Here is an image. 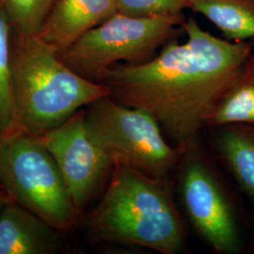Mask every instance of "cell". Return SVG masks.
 <instances>
[{
    "instance_id": "1",
    "label": "cell",
    "mask_w": 254,
    "mask_h": 254,
    "mask_svg": "<svg viewBox=\"0 0 254 254\" xmlns=\"http://www.w3.org/2000/svg\"><path fill=\"white\" fill-rule=\"evenodd\" d=\"M182 27L185 43L171 41L143 63L115 64L98 83L114 100L147 111L184 147L208 125L218 101L245 69L253 47L214 36L193 18Z\"/></svg>"
},
{
    "instance_id": "2",
    "label": "cell",
    "mask_w": 254,
    "mask_h": 254,
    "mask_svg": "<svg viewBox=\"0 0 254 254\" xmlns=\"http://www.w3.org/2000/svg\"><path fill=\"white\" fill-rule=\"evenodd\" d=\"M16 35L11 45L13 132L42 136L109 95L108 87L74 72L38 35Z\"/></svg>"
},
{
    "instance_id": "3",
    "label": "cell",
    "mask_w": 254,
    "mask_h": 254,
    "mask_svg": "<svg viewBox=\"0 0 254 254\" xmlns=\"http://www.w3.org/2000/svg\"><path fill=\"white\" fill-rule=\"evenodd\" d=\"M114 167L109 188L89 218L92 236L160 254L180 252L181 223L161 180L127 167Z\"/></svg>"
},
{
    "instance_id": "4",
    "label": "cell",
    "mask_w": 254,
    "mask_h": 254,
    "mask_svg": "<svg viewBox=\"0 0 254 254\" xmlns=\"http://www.w3.org/2000/svg\"><path fill=\"white\" fill-rule=\"evenodd\" d=\"M85 122L112 166L130 168L154 179L167 175L184 148L170 145L147 111L123 105L109 95L86 107Z\"/></svg>"
},
{
    "instance_id": "5",
    "label": "cell",
    "mask_w": 254,
    "mask_h": 254,
    "mask_svg": "<svg viewBox=\"0 0 254 254\" xmlns=\"http://www.w3.org/2000/svg\"><path fill=\"white\" fill-rule=\"evenodd\" d=\"M0 187L9 200L59 230L77 213L54 157L41 136L12 132L0 136Z\"/></svg>"
},
{
    "instance_id": "6",
    "label": "cell",
    "mask_w": 254,
    "mask_h": 254,
    "mask_svg": "<svg viewBox=\"0 0 254 254\" xmlns=\"http://www.w3.org/2000/svg\"><path fill=\"white\" fill-rule=\"evenodd\" d=\"M184 22L182 13L136 17L117 12L82 35L60 57L74 72L98 82L115 64H139L152 59Z\"/></svg>"
},
{
    "instance_id": "7",
    "label": "cell",
    "mask_w": 254,
    "mask_h": 254,
    "mask_svg": "<svg viewBox=\"0 0 254 254\" xmlns=\"http://www.w3.org/2000/svg\"><path fill=\"white\" fill-rule=\"evenodd\" d=\"M41 138L63 174L74 208L80 212L112 166L88 132L85 109Z\"/></svg>"
},
{
    "instance_id": "8",
    "label": "cell",
    "mask_w": 254,
    "mask_h": 254,
    "mask_svg": "<svg viewBox=\"0 0 254 254\" xmlns=\"http://www.w3.org/2000/svg\"><path fill=\"white\" fill-rule=\"evenodd\" d=\"M183 199L194 227L218 253L234 252L236 224L218 183L200 162H191L183 178Z\"/></svg>"
},
{
    "instance_id": "9",
    "label": "cell",
    "mask_w": 254,
    "mask_h": 254,
    "mask_svg": "<svg viewBox=\"0 0 254 254\" xmlns=\"http://www.w3.org/2000/svg\"><path fill=\"white\" fill-rule=\"evenodd\" d=\"M117 12V0H55L38 36L61 54Z\"/></svg>"
},
{
    "instance_id": "10",
    "label": "cell",
    "mask_w": 254,
    "mask_h": 254,
    "mask_svg": "<svg viewBox=\"0 0 254 254\" xmlns=\"http://www.w3.org/2000/svg\"><path fill=\"white\" fill-rule=\"evenodd\" d=\"M59 229L8 200L0 211V254H54L60 251Z\"/></svg>"
},
{
    "instance_id": "11",
    "label": "cell",
    "mask_w": 254,
    "mask_h": 254,
    "mask_svg": "<svg viewBox=\"0 0 254 254\" xmlns=\"http://www.w3.org/2000/svg\"><path fill=\"white\" fill-rule=\"evenodd\" d=\"M189 9L208 19L229 40H254V0H190Z\"/></svg>"
},
{
    "instance_id": "12",
    "label": "cell",
    "mask_w": 254,
    "mask_h": 254,
    "mask_svg": "<svg viewBox=\"0 0 254 254\" xmlns=\"http://www.w3.org/2000/svg\"><path fill=\"white\" fill-rule=\"evenodd\" d=\"M208 125H254V57L227 91L212 112Z\"/></svg>"
},
{
    "instance_id": "13",
    "label": "cell",
    "mask_w": 254,
    "mask_h": 254,
    "mask_svg": "<svg viewBox=\"0 0 254 254\" xmlns=\"http://www.w3.org/2000/svg\"><path fill=\"white\" fill-rule=\"evenodd\" d=\"M219 136V148L243 190L254 198V125H229Z\"/></svg>"
},
{
    "instance_id": "14",
    "label": "cell",
    "mask_w": 254,
    "mask_h": 254,
    "mask_svg": "<svg viewBox=\"0 0 254 254\" xmlns=\"http://www.w3.org/2000/svg\"><path fill=\"white\" fill-rule=\"evenodd\" d=\"M13 27L0 4V136L14 130V102L11 78V31Z\"/></svg>"
},
{
    "instance_id": "15",
    "label": "cell",
    "mask_w": 254,
    "mask_h": 254,
    "mask_svg": "<svg viewBox=\"0 0 254 254\" xmlns=\"http://www.w3.org/2000/svg\"><path fill=\"white\" fill-rule=\"evenodd\" d=\"M55 0H0L13 30L23 36L38 35Z\"/></svg>"
},
{
    "instance_id": "16",
    "label": "cell",
    "mask_w": 254,
    "mask_h": 254,
    "mask_svg": "<svg viewBox=\"0 0 254 254\" xmlns=\"http://www.w3.org/2000/svg\"><path fill=\"white\" fill-rule=\"evenodd\" d=\"M190 0H117L118 12L136 17H155L182 13Z\"/></svg>"
},
{
    "instance_id": "17",
    "label": "cell",
    "mask_w": 254,
    "mask_h": 254,
    "mask_svg": "<svg viewBox=\"0 0 254 254\" xmlns=\"http://www.w3.org/2000/svg\"><path fill=\"white\" fill-rule=\"evenodd\" d=\"M8 200H9V199H8L7 197H3V196L0 195V211H1V209L3 208V206L5 205V203H6Z\"/></svg>"
}]
</instances>
